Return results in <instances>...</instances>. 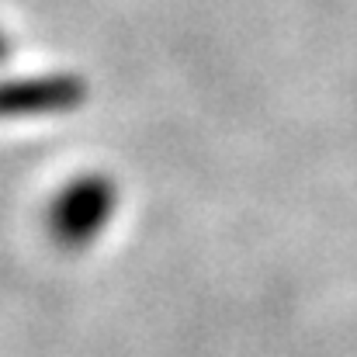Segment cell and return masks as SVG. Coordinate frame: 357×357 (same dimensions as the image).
<instances>
[{"label":"cell","mask_w":357,"mask_h":357,"mask_svg":"<svg viewBox=\"0 0 357 357\" xmlns=\"http://www.w3.org/2000/svg\"><path fill=\"white\" fill-rule=\"evenodd\" d=\"M87 101V80L73 73H38L0 80V119L70 115Z\"/></svg>","instance_id":"obj_2"},{"label":"cell","mask_w":357,"mask_h":357,"mask_svg":"<svg viewBox=\"0 0 357 357\" xmlns=\"http://www.w3.org/2000/svg\"><path fill=\"white\" fill-rule=\"evenodd\" d=\"M3 59H7V38L0 35V63H3Z\"/></svg>","instance_id":"obj_3"},{"label":"cell","mask_w":357,"mask_h":357,"mask_svg":"<svg viewBox=\"0 0 357 357\" xmlns=\"http://www.w3.org/2000/svg\"><path fill=\"white\" fill-rule=\"evenodd\" d=\"M119 184L108 174H80L66 181L45 208V229L59 250H87L112 226Z\"/></svg>","instance_id":"obj_1"}]
</instances>
